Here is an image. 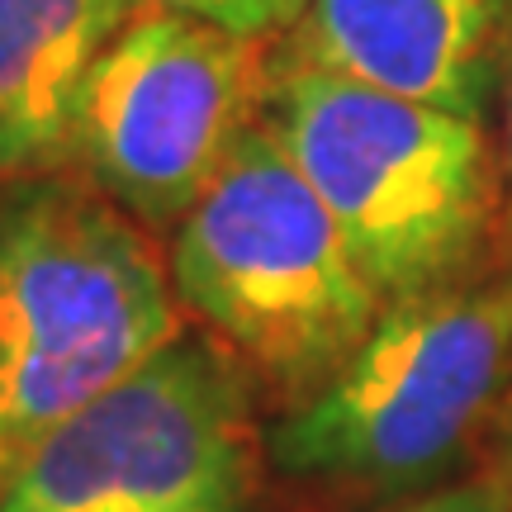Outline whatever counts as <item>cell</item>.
<instances>
[{
  "instance_id": "1",
  "label": "cell",
  "mask_w": 512,
  "mask_h": 512,
  "mask_svg": "<svg viewBox=\"0 0 512 512\" xmlns=\"http://www.w3.org/2000/svg\"><path fill=\"white\" fill-rule=\"evenodd\" d=\"M261 124L328 204L384 304L465 285L508 209L475 119L285 57L261 76Z\"/></svg>"
},
{
  "instance_id": "2",
  "label": "cell",
  "mask_w": 512,
  "mask_h": 512,
  "mask_svg": "<svg viewBox=\"0 0 512 512\" xmlns=\"http://www.w3.org/2000/svg\"><path fill=\"white\" fill-rule=\"evenodd\" d=\"M152 242L95 185L0 181V484L181 337Z\"/></svg>"
},
{
  "instance_id": "3",
  "label": "cell",
  "mask_w": 512,
  "mask_h": 512,
  "mask_svg": "<svg viewBox=\"0 0 512 512\" xmlns=\"http://www.w3.org/2000/svg\"><path fill=\"white\" fill-rule=\"evenodd\" d=\"M171 285L247 366L299 399L347 366L384 313L328 204L261 119L176 228Z\"/></svg>"
},
{
  "instance_id": "4",
  "label": "cell",
  "mask_w": 512,
  "mask_h": 512,
  "mask_svg": "<svg viewBox=\"0 0 512 512\" xmlns=\"http://www.w3.org/2000/svg\"><path fill=\"white\" fill-rule=\"evenodd\" d=\"M512 380V275L384 304L323 389L266 437L304 479L413 484L456 456Z\"/></svg>"
},
{
  "instance_id": "5",
  "label": "cell",
  "mask_w": 512,
  "mask_h": 512,
  "mask_svg": "<svg viewBox=\"0 0 512 512\" xmlns=\"http://www.w3.org/2000/svg\"><path fill=\"white\" fill-rule=\"evenodd\" d=\"M256 432L228 356L176 337L38 441L0 512H252Z\"/></svg>"
},
{
  "instance_id": "6",
  "label": "cell",
  "mask_w": 512,
  "mask_h": 512,
  "mask_svg": "<svg viewBox=\"0 0 512 512\" xmlns=\"http://www.w3.org/2000/svg\"><path fill=\"white\" fill-rule=\"evenodd\" d=\"M256 43L190 15L138 10L110 38L76 105L72 162L147 228L181 223L252 119Z\"/></svg>"
},
{
  "instance_id": "7",
  "label": "cell",
  "mask_w": 512,
  "mask_h": 512,
  "mask_svg": "<svg viewBox=\"0 0 512 512\" xmlns=\"http://www.w3.org/2000/svg\"><path fill=\"white\" fill-rule=\"evenodd\" d=\"M294 62L484 124L512 72V0H309Z\"/></svg>"
},
{
  "instance_id": "8",
  "label": "cell",
  "mask_w": 512,
  "mask_h": 512,
  "mask_svg": "<svg viewBox=\"0 0 512 512\" xmlns=\"http://www.w3.org/2000/svg\"><path fill=\"white\" fill-rule=\"evenodd\" d=\"M128 0H0V181L72 162L86 76Z\"/></svg>"
},
{
  "instance_id": "9",
  "label": "cell",
  "mask_w": 512,
  "mask_h": 512,
  "mask_svg": "<svg viewBox=\"0 0 512 512\" xmlns=\"http://www.w3.org/2000/svg\"><path fill=\"white\" fill-rule=\"evenodd\" d=\"M309 0H128V15L138 10H166V15H190L204 24H219L238 38H271L280 29H294Z\"/></svg>"
},
{
  "instance_id": "10",
  "label": "cell",
  "mask_w": 512,
  "mask_h": 512,
  "mask_svg": "<svg viewBox=\"0 0 512 512\" xmlns=\"http://www.w3.org/2000/svg\"><path fill=\"white\" fill-rule=\"evenodd\" d=\"M389 512H512V503L498 494L494 484H460V489H441V494L399 503Z\"/></svg>"
},
{
  "instance_id": "11",
  "label": "cell",
  "mask_w": 512,
  "mask_h": 512,
  "mask_svg": "<svg viewBox=\"0 0 512 512\" xmlns=\"http://www.w3.org/2000/svg\"><path fill=\"white\" fill-rule=\"evenodd\" d=\"M503 200H508V228H512V72L503 91Z\"/></svg>"
},
{
  "instance_id": "12",
  "label": "cell",
  "mask_w": 512,
  "mask_h": 512,
  "mask_svg": "<svg viewBox=\"0 0 512 512\" xmlns=\"http://www.w3.org/2000/svg\"><path fill=\"white\" fill-rule=\"evenodd\" d=\"M503 475H508V489H512V403H508V418H503Z\"/></svg>"
}]
</instances>
